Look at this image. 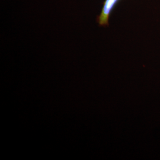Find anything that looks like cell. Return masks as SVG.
Listing matches in <instances>:
<instances>
[{"label":"cell","mask_w":160,"mask_h":160,"mask_svg":"<svg viewBox=\"0 0 160 160\" xmlns=\"http://www.w3.org/2000/svg\"><path fill=\"white\" fill-rule=\"evenodd\" d=\"M119 1L120 0L104 1L101 11L97 17V22L100 26L107 27L109 26L110 15Z\"/></svg>","instance_id":"cell-1"}]
</instances>
